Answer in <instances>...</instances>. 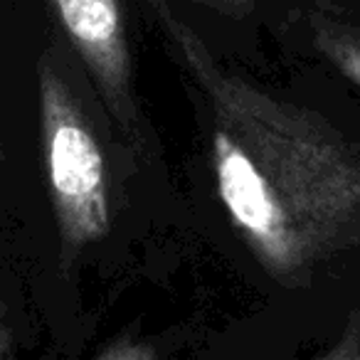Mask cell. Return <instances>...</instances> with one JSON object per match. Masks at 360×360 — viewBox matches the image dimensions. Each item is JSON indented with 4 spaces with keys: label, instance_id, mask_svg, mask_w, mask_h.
I'll use <instances>...</instances> for the list:
<instances>
[{
    "label": "cell",
    "instance_id": "obj_1",
    "mask_svg": "<svg viewBox=\"0 0 360 360\" xmlns=\"http://www.w3.org/2000/svg\"><path fill=\"white\" fill-rule=\"evenodd\" d=\"M210 111V168L227 217L279 284L360 247V148L321 116L232 75L170 0H146Z\"/></svg>",
    "mask_w": 360,
    "mask_h": 360
},
{
    "label": "cell",
    "instance_id": "obj_2",
    "mask_svg": "<svg viewBox=\"0 0 360 360\" xmlns=\"http://www.w3.org/2000/svg\"><path fill=\"white\" fill-rule=\"evenodd\" d=\"M40 139L57 230L70 250H84L111 230L106 155L67 79L50 60L37 65Z\"/></svg>",
    "mask_w": 360,
    "mask_h": 360
},
{
    "label": "cell",
    "instance_id": "obj_3",
    "mask_svg": "<svg viewBox=\"0 0 360 360\" xmlns=\"http://www.w3.org/2000/svg\"><path fill=\"white\" fill-rule=\"evenodd\" d=\"M70 45L84 62L109 114L136 136L134 65L121 0H47Z\"/></svg>",
    "mask_w": 360,
    "mask_h": 360
},
{
    "label": "cell",
    "instance_id": "obj_4",
    "mask_svg": "<svg viewBox=\"0 0 360 360\" xmlns=\"http://www.w3.org/2000/svg\"><path fill=\"white\" fill-rule=\"evenodd\" d=\"M314 47L360 89V22L316 11L309 20Z\"/></svg>",
    "mask_w": 360,
    "mask_h": 360
},
{
    "label": "cell",
    "instance_id": "obj_5",
    "mask_svg": "<svg viewBox=\"0 0 360 360\" xmlns=\"http://www.w3.org/2000/svg\"><path fill=\"white\" fill-rule=\"evenodd\" d=\"M314 360H360V309L350 314L338 340Z\"/></svg>",
    "mask_w": 360,
    "mask_h": 360
},
{
    "label": "cell",
    "instance_id": "obj_6",
    "mask_svg": "<svg viewBox=\"0 0 360 360\" xmlns=\"http://www.w3.org/2000/svg\"><path fill=\"white\" fill-rule=\"evenodd\" d=\"M96 360H155V353L143 340L124 338V340H116L111 348H106Z\"/></svg>",
    "mask_w": 360,
    "mask_h": 360
},
{
    "label": "cell",
    "instance_id": "obj_7",
    "mask_svg": "<svg viewBox=\"0 0 360 360\" xmlns=\"http://www.w3.org/2000/svg\"><path fill=\"white\" fill-rule=\"evenodd\" d=\"M202 3H207V6L217 8V11H222V13L242 15V13H247L252 6H255L257 0H202Z\"/></svg>",
    "mask_w": 360,
    "mask_h": 360
},
{
    "label": "cell",
    "instance_id": "obj_8",
    "mask_svg": "<svg viewBox=\"0 0 360 360\" xmlns=\"http://www.w3.org/2000/svg\"><path fill=\"white\" fill-rule=\"evenodd\" d=\"M0 360H13V335L3 314H0Z\"/></svg>",
    "mask_w": 360,
    "mask_h": 360
}]
</instances>
